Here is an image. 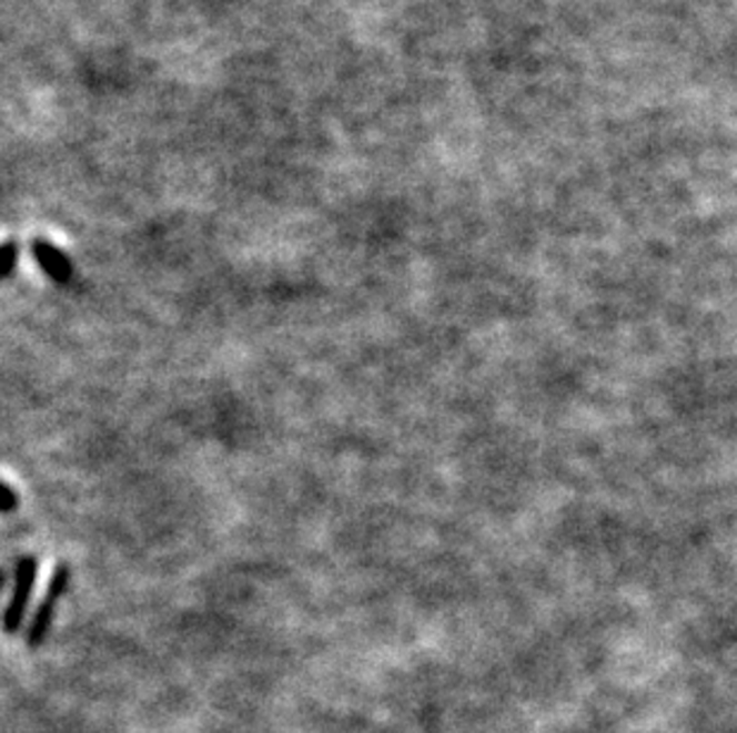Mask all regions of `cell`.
Instances as JSON below:
<instances>
[{"label":"cell","instance_id":"cell-1","mask_svg":"<svg viewBox=\"0 0 737 733\" xmlns=\"http://www.w3.org/2000/svg\"><path fill=\"white\" fill-rule=\"evenodd\" d=\"M68 583H70V567L58 564L55 572H53V579H51V586H48V593L39 605V610L34 614V622H31V629H29V645L31 648H37V645L43 643L48 629H51L58 600L62 598V593L68 591Z\"/></svg>","mask_w":737,"mask_h":733},{"label":"cell","instance_id":"cell-2","mask_svg":"<svg viewBox=\"0 0 737 733\" xmlns=\"http://www.w3.org/2000/svg\"><path fill=\"white\" fill-rule=\"evenodd\" d=\"M34 579H37V560L31 556H24L18 562V567H14V591H12L10 605L6 610V631L8 633H14L22 624L31 589H34Z\"/></svg>","mask_w":737,"mask_h":733},{"label":"cell","instance_id":"cell-3","mask_svg":"<svg viewBox=\"0 0 737 733\" xmlns=\"http://www.w3.org/2000/svg\"><path fill=\"white\" fill-rule=\"evenodd\" d=\"M31 251H34V257L41 265V269L51 276L55 284H68L72 279V265L65 253L58 251L55 246H51V243H46V241L31 243Z\"/></svg>","mask_w":737,"mask_h":733},{"label":"cell","instance_id":"cell-4","mask_svg":"<svg viewBox=\"0 0 737 733\" xmlns=\"http://www.w3.org/2000/svg\"><path fill=\"white\" fill-rule=\"evenodd\" d=\"M3 253H6V263H3V276H6V279H10V276H12V272H14V263H18V243H6V248H3Z\"/></svg>","mask_w":737,"mask_h":733},{"label":"cell","instance_id":"cell-5","mask_svg":"<svg viewBox=\"0 0 737 733\" xmlns=\"http://www.w3.org/2000/svg\"><path fill=\"white\" fill-rule=\"evenodd\" d=\"M3 496H6V500H3V515H10L14 508H18V496H14L10 483L3 486Z\"/></svg>","mask_w":737,"mask_h":733}]
</instances>
